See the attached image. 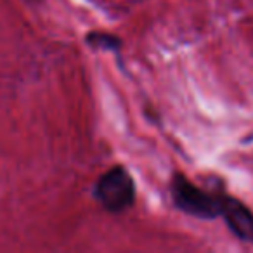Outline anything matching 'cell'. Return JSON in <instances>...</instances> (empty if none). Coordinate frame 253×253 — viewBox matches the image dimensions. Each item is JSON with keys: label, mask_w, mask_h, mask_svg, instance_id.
Masks as SVG:
<instances>
[{"label": "cell", "mask_w": 253, "mask_h": 253, "mask_svg": "<svg viewBox=\"0 0 253 253\" xmlns=\"http://www.w3.org/2000/svg\"><path fill=\"white\" fill-rule=\"evenodd\" d=\"M172 196L177 208L187 215L198 218L211 220L222 215L225 194L208 193L201 187L194 186L184 175H175L172 182Z\"/></svg>", "instance_id": "1"}, {"label": "cell", "mask_w": 253, "mask_h": 253, "mask_svg": "<svg viewBox=\"0 0 253 253\" xmlns=\"http://www.w3.org/2000/svg\"><path fill=\"white\" fill-rule=\"evenodd\" d=\"M95 200L111 213H122L130 208L135 200L134 180L125 169L115 167L106 172L95 184Z\"/></svg>", "instance_id": "2"}, {"label": "cell", "mask_w": 253, "mask_h": 253, "mask_svg": "<svg viewBox=\"0 0 253 253\" xmlns=\"http://www.w3.org/2000/svg\"><path fill=\"white\" fill-rule=\"evenodd\" d=\"M220 217L239 241L253 245V211L243 201L225 194Z\"/></svg>", "instance_id": "3"}]
</instances>
